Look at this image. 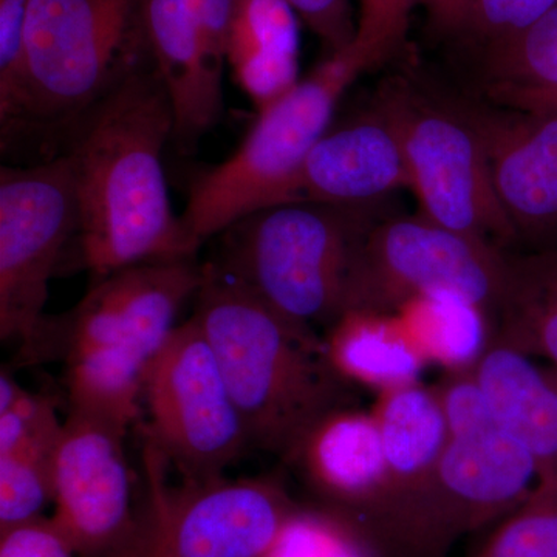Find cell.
I'll use <instances>...</instances> for the list:
<instances>
[{
    "label": "cell",
    "mask_w": 557,
    "mask_h": 557,
    "mask_svg": "<svg viewBox=\"0 0 557 557\" xmlns=\"http://www.w3.org/2000/svg\"><path fill=\"white\" fill-rule=\"evenodd\" d=\"M174 113L152 62L121 83L70 139L79 260L94 278L139 263L196 258L199 240L172 209L163 170Z\"/></svg>",
    "instance_id": "obj_1"
},
{
    "label": "cell",
    "mask_w": 557,
    "mask_h": 557,
    "mask_svg": "<svg viewBox=\"0 0 557 557\" xmlns=\"http://www.w3.org/2000/svg\"><path fill=\"white\" fill-rule=\"evenodd\" d=\"M218 358L251 449L287 461L322 417L351 406L317 330L285 317L218 262L203 263L193 314Z\"/></svg>",
    "instance_id": "obj_2"
},
{
    "label": "cell",
    "mask_w": 557,
    "mask_h": 557,
    "mask_svg": "<svg viewBox=\"0 0 557 557\" xmlns=\"http://www.w3.org/2000/svg\"><path fill=\"white\" fill-rule=\"evenodd\" d=\"M150 61L141 0H28L24 57L2 152L33 146L40 161L62 156L84 120Z\"/></svg>",
    "instance_id": "obj_3"
},
{
    "label": "cell",
    "mask_w": 557,
    "mask_h": 557,
    "mask_svg": "<svg viewBox=\"0 0 557 557\" xmlns=\"http://www.w3.org/2000/svg\"><path fill=\"white\" fill-rule=\"evenodd\" d=\"M379 203L295 201L258 209L219 234L214 262L322 335L347 313L362 245L381 219Z\"/></svg>",
    "instance_id": "obj_4"
},
{
    "label": "cell",
    "mask_w": 557,
    "mask_h": 557,
    "mask_svg": "<svg viewBox=\"0 0 557 557\" xmlns=\"http://www.w3.org/2000/svg\"><path fill=\"white\" fill-rule=\"evenodd\" d=\"M449 438L394 553L442 557L458 537L498 522L541 485L536 460L494 420L471 370L437 386Z\"/></svg>",
    "instance_id": "obj_5"
},
{
    "label": "cell",
    "mask_w": 557,
    "mask_h": 557,
    "mask_svg": "<svg viewBox=\"0 0 557 557\" xmlns=\"http://www.w3.org/2000/svg\"><path fill=\"white\" fill-rule=\"evenodd\" d=\"M369 69L350 46L330 54L295 89L258 113L239 149L190 183L182 214L189 233L203 244L245 215L276 205L332 126L343 95Z\"/></svg>",
    "instance_id": "obj_6"
},
{
    "label": "cell",
    "mask_w": 557,
    "mask_h": 557,
    "mask_svg": "<svg viewBox=\"0 0 557 557\" xmlns=\"http://www.w3.org/2000/svg\"><path fill=\"white\" fill-rule=\"evenodd\" d=\"M170 468L145 440V504L121 557H260L299 504L276 475L170 486Z\"/></svg>",
    "instance_id": "obj_7"
},
{
    "label": "cell",
    "mask_w": 557,
    "mask_h": 557,
    "mask_svg": "<svg viewBox=\"0 0 557 557\" xmlns=\"http://www.w3.org/2000/svg\"><path fill=\"white\" fill-rule=\"evenodd\" d=\"M145 440L182 482L225 478L249 445L247 428L196 318L178 324L146 372Z\"/></svg>",
    "instance_id": "obj_8"
},
{
    "label": "cell",
    "mask_w": 557,
    "mask_h": 557,
    "mask_svg": "<svg viewBox=\"0 0 557 557\" xmlns=\"http://www.w3.org/2000/svg\"><path fill=\"white\" fill-rule=\"evenodd\" d=\"M376 108L401 139L420 214L498 249L515 247V231L497 199L485 146L456 102L438 104L391 84Z\"/></svg>",
    "instance_id": "obj_9"
},
{
    "label": "cell",
    "mask_w": 557,
    "mask_h": 557,
    "mask_svg": "<svg viewBox=\"0 0 557 557\" xmlns=\"http://www.w3.org/2000/svg\"><path fill=\"white\" fill-rule=\"evenodd\" d=\"M504 278L505 249L421 214L381 218L362 245L347 311L394 314L410 300L448 293L482 311L493 330Z\"/></svg>",
    "instance_id": "obj_10"
},
{
    "label": "cell",
    "mask_w": 557,
    "mask_h": 557,
    "mask_svg": "<svg viewBox=\"0 0 557 557\" xmlns=\"http://www.w3.org/2000/svg\"><path fill=\"white\" fill-rule=\"evenodd\" d=\"M203 265L196 258L139 263L94 284L65 313L40 319L20 346V361L42 364L100 348H121L152 361L177 327V317L196 298Z\"/></svg>",
    "instance_id": "obj_11"
},
{
    "label": "cell",
    "mask_w": 557,
    "mask_h": 557,
    "mask_svg": "<svg viewBox=\"0 0 557 557\" xmlns=\"http://www.w3.org/2000/svg\"><path fill=\"white\" fill-rule=\"evenodd\" d=\"M69 156L0 170V338L24 343L46 317L49 284L78 236Z\"/></svg>",
    "instance_id": "obj_12"
},
{
    "label": "cell",
    "mask_w": 557,
    "mask_h": 557,
    "mask_svg": "<svg viewBox=\"0 0 557 557\" xmlns=\"http://www.w3.org/2000/svg\"><path fill=\"white\" fill-rule=\"evenodd\" d=\"M126 432L69 412L53 458L51 518L79 557H121L137 533L139 507Z\"/></svg>",
    "instance_id": "obj_13"
},
{
    "label": "cell",
    "mask_w": 557,
    "mask_h": 557,
    "mask_svg": "<svg viewBox=\"0 0 557 557\" xmlns=\"http://www.w3.org/2000/svg\"><path fill=\"white\" fill-rule=\"evenodd\" d=\"M456 104L485 146L497 199L515 231L512 248L557 244V113Z\"/></svg>",
    "instance_id": "obj_14"
},
{
    "label": "cell",
    "mask_w": 557,
    "mask_h": 557,
    "mask_svg": "<svg viewBox=\"0 0 557 557\" xmlns=\"http://www.w3.org/2000/svg\"><path fill=\"white\" fill-rule=\"evenodd\" d=\"M399 189H410L405 149L394 124L375 106L343 126H330L276 205L379 203Z\"/></svg>",
    "instance_id": "obj_15"
},
{
    "label": "cell",
    "mask_w": 557,
    "mask_h": 557,
    "mask_svg": "<svg viewBox=\"0 0 557 557\" xmlns=\"http://www.w3.org/2000/svg\"><path fill=\"white\" fill-rule=\"evenodd\" d=\"M372 412L383 440L387 482L383 504L369 530L391 555L434 479L449 428L437 388L421 383L383 392Z\"/></svg>",
    "instance_id": "obj_16"
},
{
    "label": "cell",
    "mask_w": 557,
    "mask_h": 557,
    "mask_svg": "<svg viewBox=\"0 0 557 557\" xmlns=\"http://www.w3.org/2000/svg\"><path fill=\"white\" fill-rule=\"evenodd\" d=\"M314 502L369 528L386 494V457L372 410L354 405L322 417L285 461Z\"/></svg>",
    "instance_id": "obj_17"
},
{
    "label": "cell",
    "mask_w": 557,
    "mask_h": 557,
    "mask_svg": "<svg viewBox=\"0 0 557 557\" xmlns=\"http://www.w3.org/2000/svg\"><path fill=\"white\" fill-rule=\"evenodd\" d=\"M150 62L174 113L175 148L190 153L223 112L225 57L212 49L178 0H141Z\"/></svg>",
    "instance_id": "obj_18"
},
{
    "label": "cell",
    "mask_w": 557,
    "mask_h": 557,
    "mask_svg": "<svg viewBox=\"0 0 557 557\" xmlns=\"http://www.w3.org/2000/svg\"><path fill=\"white\" fill-rule=\"evenodd\" d=\"M471 373L498 426L536 460L541 483L557 485V370L491 338Z\"/></svg>",
    "instance_id": "obj_19"
},
{
    "label": "cell",
    "mask_w": 557,
    "mask_h": 557,
    "mask_svg": "<svg viewBox=\"0 0 557 557\" xmlns=\"http://www.w3.org/2000/svg\"><path fill=\"white\" fill-rule=\"evenodd\" d=\"M322 339L330 362L348 384L380 394L420 383L428 366L394 314L347 311Z\"/></svg>",
    "instance_id": "obj_20"
},
{
    "label": "cell",
    "mask_w": 557,
    "mask_h": 557,
    "mask_svg": "<svg viewBox=\"0 0 557 557\" xmlns=\"http://www.w3.org/2000/svg\"><path fill=\"white\" fill-rule=\"evenodd\" d=\"M557 370V244L505 249L493 336Z\"/></svg>",
    "instance_id": "obj_21"
},
{
    "label": "cell",
    "mask_w": 557,
    "mask_h": 557,
    "mask_svg": "<svg viewBox=\"0 0 557 557\" xmlns=\"http://www.w3.org/2000/svg\"><path fill=\"white\" fill-rule=\"evenodd\" d=\"M150 362L121 348H100L64 364L69 412L129 434L139 423Z\"/></svg>",
    "instance_id": "obj_22"
},
{
    "label": "cell",
    "mask_w": 557,
    "mask_h": 557,
    "mask_svg": "<svg viewBox=\"0 0 557 557\" xmlns=\"http://www.w3.org/2000/svg\"><path fill=\"white\" fill-rule=\"evenodd\" d=\"M394 317L428 364L442 366L446 372L474 368L493 336L482 311L448 293L410 300Z\"/></svg>",
    "instance_id": "obj_23"
},
{
    "label": "cell",
    "mask_w": 557,
    "mask_h": 557,
    "mask_svg": "<svg viewBox=\"0 0 557 557\" xmlns=\"http://www.w3.org/2000/svg\"><path fill=\"white\" fill-rule=\"evenodd\" d=\"M386 556L379 539L361 520L318 502H299L276 541L260 557Z\"/></svg>",
    "instance_id": "obj_24"
},
{
    "label": "cell",
    "mask_w": 557,
    "mask_h": 557,
    "mask_svg": "<svg viewBox=\"0 0 557 557\" xmlns=\"http://www.w3.org/2000/svg\"><path fill=\"white\" fill-rule=\"evenodd\" d=\"M486 86H557V3L515 38L486 47Z\"/></svg>",
    "instance_id": "obj_25"
},
{
    "label": "cell",
    "mask_w": 557,
    "mask_h": 557,
    "mask_svg": "<svg viewBox=\"0 0 557 557\" xmlns=\"http://www.w3.org/2000/svg\"><path fill=\"white\" fill-rule=\"evenodd\" d=\"M259 54L299 57V16L287 0H233L226 62Z\"/></svg>",
    "instance_id": "obj_26"
},
{
    "label": "cell",
    "mask_w": 557,
    "mask_h": 557,
    "mask_svg": "<svg viewBox=\"0 0 557 557\" xmlns=\"http://www.w3.org/2000/svg\"><path fill=\"white\" fill-rule=\"evenodd\" d=\"M57 446H22L0 454V530L42 518L53 504Z\"/></svg>",
    "instance_id": "obj_27"
},
{
    "label": "cell",
    "mask_w": 557,
    "mask_h": 557,
    "mask_svg": "<svg viewBox=\"0 0 557 557\" xmlns=\"http://www.w3.org/2000/svg\"><path fill=\"white\" fill-rule=\"evenodd\" d=\"M471 557H557V485L541 483Z\"/></svg>",
    "instance_id": "obj_28"
},
{
    "label": "cell",
    "mask_w": 557,
    "mask_h": 557,
    "mask_svg": "<svg viewBox=\"0 0 557 557\" xmlns=\"http://www.w3.org/2000/svg\"><path fill=\"white\" fill-rule=\"evenodd\" d=\"M62 424L53 399L21 386L9 370L0 373V454L28 445H57Z\"/></svg>",
    "instance_id": "obj_29"
},
{
    "label": "cell",
    "mask_w": 557,
    "mask_h": 557,
    "mask_svg": "<svg viewBox=\"0 0 557 557\" xmlns=\"http://www.w3.org/2000/svg\"><path fill=\"white\" fill-rule=\"evenodd\" d=\"M420 0H358L355 47L370 67L394 57L408 38L410 14Z\"/></svg>",
    "instance_id": "obj_30"
},
{
    "label": "cell",
    "mask_w": 557,
    "mask_h": 557,
    "mask_svg": "<svg viewBox=\"0 0 557 557\" xmlns=\"http://www.w3.org/2000/svg\"><path fill=\"white\" fill-rule=\"evenodd\" d=\"M557 0H474L467 30L483 46L504 42L530 28Z\"/></svg>",
    "instance_id": "obj_31"
},
{
    "label": "cell",
    "mask_w": 557,
    "mask_h": 557,
    "mask_svg": "<svg viewBox=\"0 0 557 557\" xmlns=\"http://www.w3.org/2000/svg\"><path fill=\"white\" fill-rule=\"evenodd\" d=\"M299 20L321 39L330 54L347 50L357 36L350 0H287Z\"/></svg>",
    "instance_id": "obj_32"
},
{
    "label": "cell",
    "mask_w": 557,
    "mask_h": 557,
    "mask_svg": "<svg viewBox=\"0 0 557 557\" xmlns=\"http://www.w3.org/2000/svg\"><path fill=\"white\" fill-rule=\"evenodd\" d=\"M0 557H79L53 518L30 520L0 530Z\"/></svg>",
    "instance_id": "obj_33"
},
{
    "label": "cell",
    "mask_w": 557,
    "mask_h": 557,
    "mask_svg": "<svg viewBox=\"0 0 557 557\" xmlns=\"http://www.w3.org/2000/svg\"><path fill=\"white\" fill-rule=\"evenodd\" d=\"M28 0H0V112L9 109L24 57Z\"/></svg>",
    "instance_id": "obj_34"
},
{
    "label": "cell",
    "mask_w": 557,
    "mask_h": 557,
    "mask_svg": "<svg viewBox=\"0 0 557 557\" xmlns=\"http://www.w3.org/2000/svg\"><path fill=\"white\" fill-rule=\"evenodd\" d=\"M178 3L188 11L212 49L225 57L233 0H178Z\"/></svg>",
    "instance_id": "obj_35"
},
{
    "label": "cell",
    "mask_w": 557,
    "mask_h": 557,
    "mask_svg": "<svg viewBox=\"0 0 557 557\" xmlns=\"http://www.w3.org/2000/svg\"><path fill=\"white\" fill-rule=\"evenodd\" d=\"M487 101L507 108L557 113V86H486Z\"/></svg>",
    "instance_id": "obj_36"
},
{
    "label": "cell",
    "mask_w": 557,
    "mask_h": 557,
    "mask_svg": "<svg viewBox=\"0 0 557 557\" xmlns=\"http://www.w3.org/2000/svg\"><path fill=\"white\" fill-rule=\"evenodd\" d=\"M429 24L443 35H463L474 0H420Z\"/></svg>",
    "instance_id": "obj_37"
}]
</instances>
